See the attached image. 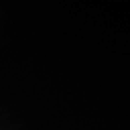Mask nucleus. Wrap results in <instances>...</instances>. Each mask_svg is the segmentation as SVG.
I'll return each mask as SVG.
<instances>
[]
</instances>
